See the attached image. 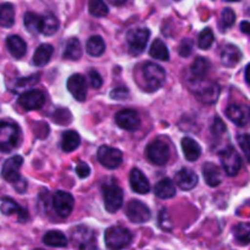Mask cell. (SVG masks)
Listing matches in <instances>:
<instances>
[{
	"label": "cell",
	"instance_id": "obj_1",
	"mask_svg": "<svg viewBox=\"0 0 250 250\" xmlns=\"http://www.w3.org/2000/svg\"><path fill=\"white\" fill-rule=\"evenodd\" d=\"M190 88L198 100L205 104H215L219 99L220 85L215 82H209L204 78H194V83Z\"/></svg>",
	"mask_w": 250,
	"mask_h": 250
},
{
	"label": "cell",
	"instance_id": "obj_2",
	"mask_svg": "<svg viewBox=\"0 0 250 250\" xmlns=\"http://www.w3.org/2000/svg\"><path fill=\"white\" fill-rule=\"evenodd\" d=\"M20 128L15 122L1 121L0 124V148L2 153H10L19 146Z\"/></svg>",
	"mask_w": 250,
	"mask_h": 250
},
{
	"label": "cell",
	"instance_id": "obj_3",
	"mask_svg": "<svg viewBox=\"0 0 250 250\" xmlns=\"http://www.w3.org/2000/svg\"><path fill=\"white\" fill-rule=\"evenodd\" d=\"M131 232L121 226H112L105 231V244L109 250H122L131 244Z\"/></svg>",
	"mask_w": 250,
	"mask_h": 250
},
{
	"label": "cell",
	"instance_id": "obj_4",
	"mask_svg": "<svg viewBox=\"0 0 250 250\" xmlns=\"http://www.w3.org/2000/svg\"><path fill=\"white\" fill-rule=\"evenodd\" d=\"M71 243L76 250H97L94 232L85 226H77L71 231Z\"/></svg>",
	"mask_w": 250,
	"mask_h": 250
},
{
	"label": "cell",
	"instance_id": "obj_5",
	"mask_svg": "<svg viewBox=\"0 0 250 250\" xmlns=\"http://www.w3.org/2000/svg\"><path fill=\"white\" fill-rule=\"evenodd\" d=\"M143 76L149 92L160 89L166 81V72L155 62H146L143 67Z\"/></svg>",
	"mask_w": 250,
	"mask_h": 250
},
{
	"label": "cell",
	"instance_id": "obj_6",
	"mask_svg": "<svg viewBox=\"0 0 250 250\" xmlns=\"http://www.w3.org/2000/svg\"><path fill=\"white\" fill-rule=\"evenodd\" d=\"M149 37H150V32L146 27L132 28L127 33V43H128L129 51L134 55L143 53L146 48V44H148Z\"/></svg>",
	"mask_w": 250,
	"mask_h": 250
},
{
	"label": "cell",
	"instance_id": "obj_7",
	"mask_svg": "<svg viewBox=\"0 0 250 250\" xmlns=\"http://www.w3.org/2000/svg\"><path fill=\"white\" fill-rule=\"evenodd\" d=\"M103 197H104L105 209L114 214L121 209L124 203V192L121 188L115 183H107L103 187Z\"/></svg>",
	"mask_w": 250,
	"mask_h": 250
},
{
	"label": "cell",
	"instance_id": "obj_8",
	"mask_svg": "<svg viewBox=\"0 0 250 250\" xmlns=\"http://www.w3.org/2000/svg\"><path fill=\"white\" fill-rule=\"evenodd\" d=\"M146 158L154 165L163 166L170 159V148L164 141H154L148 146L146 150Z\"/></svg>",
	"mask_w": 250,
	"mask_h": 250
},
{
	"label": "cell",
	"instance_id": "obj_9",
	"mask_svg": "<svg viewBox=\"0 0 250 250\" xmlns=\"http://www.w3.org/2000/svg\"><path fill=\"white\" fill-rule=\"evenodd\" d=\"M220 160H221L222 166H224L225 172L231 176V177L236 176L241 171L242 159L236 151V149L232 148V146H229L225 150H222L221 155H220Z\"/></svg>",
	"mask_w": 250,
	"mask_h": 250
},
{
	"label": "cell",
	"instance_id": "obj_10",
	"mask_svg": "<svg viewBox=\"0 0 250 250\" xmlns=\"http://www.w3.org/2000/svg\"><path fill=\"white\" fill-rule=\"evenodd\" d=\"M98 160L104 167L114 170L122 164V153L117 149L107 146H102L98 149Z\"/></svg>",
	"mask_w": 250,
	"mask_h": 250
},
{
	"label": "cell",
	"instance_id": "obj_11",
	"mask_svg": "<svg viewBox=\"0 0 250 250\" xmlns=\"http://www.w3.org/2000/svg\"><path fill=\"white\" fill-rule=\"evenodd\" d=\"M73 205H75V200H73V197L70 193L59 190V192L54 194L53 208L56 214L60 217H62V219L70 216V214L73 210Z\"/></svg>",
	"mask_w": 250,
	"mask_h": 250
},
{
	"label": "cell",
	"instance_id": "obj_12",
	"mask_svg": "<svg viewBox=\"0 0 250 250\" xmlns=\"http://www.w3.org/2000/svg\"><path fill=\"white\" fill-rule=\"evenodd\" d=\"M126 215L129 221L133 222V224H144V222L149 221L151 217L150 209L139 200H132L127 205Z\"/></svg>",
	"mask_w": 250,
	"mask_h": 250
},
{
	"label": "cell",
	"instance_id": "obj_13",
	"mask_svg": "<svg viewBox=\"0 0 250 250\" xmlns=\"http://www.w3.org/2000/svg\"><path fill=\"white\" fill-rule=\"evenodd\" d=\"M115 121H116L117 126L121 127L122 129L126 131H137L141 126V119H139L138 112L131 109L121 110L115 116Z\"/></svg>",
	"mask_w": 250,
	"mask_h": 250
},
{
	"label": "cell",
	"instance_id": "obj_14",
	"mask_svg": "<svg viewBox=\"0 0 250 250\" xmlns=\"http://www.w3.org/2000/svg\"><path fill=\"white\" fill-rule=\"evenodd\" d=\"M226 116L237 126H246L250 122V106L246 104H231L226 109Z\"/></svg>",
	"mask_w": 250,
	"mask_h": 250
},
{
	"label": "cell",
	"instance_id": "obj_15",
	"mask_svg": "<svg viewBox=\"0 0 250 250\" xmlns=\"http://www.w3.org/2000/svg\"><path fill=\"white\" fill-rule=\"evenodd\" d=\"M22 163H23V159L20 155H14L5 160L1 168L2 178L10 183H15L16 181H19L21 178L19 171L21 168Z\"/></svg>",
	"mask_w": 250,
	"mask_h": 250
},
{
	"label": "cell",
	"instance_id": "obj_16",
	"mask_svg": "<svg viewBox=\"0 0 250 250\" xmlns=\"http://www.w3.org/2000/svg\"><path fill=\"white\" fill-rule=\"evenodd\" d=\"M45 102L44 93L39 89H32L22 93L19 98V104L26 110H37L43 106Z\"/></svg>",
	"mask_w": 250,
	"mask_h": 250
},
{
	"label": "cell",
	"instance_id": "obj_17",
	"mask_svg": "<svg viewBox=\"0 0 250 250\" xmlns=\"http://www.w3.org/2000/svg\"><path fill=\"white\" fill-rule=\"evenodd\" d=\"M67 89L78 102H84L87 97V82L80 73H75L67 80Z\"/></svg>",
	"mask_w": 250,
	"mask_h": 250
},
{
	"label": "cell",
	"instance_id": "obj_18",
	"mask_svg": "<svg viewBox=\"0 0 250 250\" xmlns=\"http://www.w3.org/2000/svg\"><path fill=\"white\" fill-rule=\"evenodd\" d=\"M176 183L182 190H190L197 186L198 176L190 168H181L175 177Z\"/></svg>",
	"mask_w": 250,
	"mask_h": 250
},
{
	"label": "cell",
	"instance_id": "obj_19",
	"mask_svg": "<svg viewBox=\"0 0 250 250\" xmlns=\"http://www.w3.org/2000/svg\"><path fill=\"white\" fill-rule=\"evenodd\" d=\"M129 183L134 192L139 193V194H146L150 190V183H149L148 178L144 176L138 168H133L129 173Z\"/></svg>",
	"mask_w": 250,
	"mask_h": 250
},
{
	"label": "cell",
	"instance_id": "obj_20",
	"mask_svg": "<svg viewBox=\"0 0 250 250\" xmlns=\"http://www.w3.org/2000/svg\"><path fill=\"white\" fill-rule=\"evenodd\" d=\"M1 212L4 215H6V216L16 214L17 217H19L20 222H24L27 221V219H28L27 210L23 209L22 207H20L14 199L7 197H4L1 199Z\"/></svg>",
	"mask_w": 250,
	"mask_h": 250
},
{
	"label": "cell",
	"instance_id": "obj_21",
	"mask_svg": "<svg viewBox=\"0 0 250 250\" xmlns=\"http://www.w3.org/2000/svg\"><path fill=\"white\" fill-rule=\"evenodd\" d=\"M203 176L205 182L210 187H217L222 183V172L217 165L212 163H207L203 166Z\"/></svg>",
	"mask_w": 250,
	"mask_h": 250
},
{
	"label": "cell",
	"instance_id": "obj_22",
	"mask_svg": "<svg viewBox=\"0 0 250 250\" xmlns=\"http://www.w3.org/2000/svg\"><path fill=\"white\" fill-rule=\"evenodd\" d=\"M242 60V51L238 46L229 44L221 51V62L226 67H234Z\"/></svg>",
	"mask_w": 250,
	"mask_h": 250
},
{
	"label": "cell",
	"instance_id": "obj_23",
	"mask_svg": "<svg viewBox=\"0 0 250 250\" xmlns=\"http://www.w3.org/2000/svg\"><path fill=\"white\" fill-rule=\"evenodd\" d=\"M6 46L9 53L14 56L15 59H21L24 56L27 51V44L21 37L19 36H10L6 39Z\"/></svg>",
	"mask_w": 250,
	"mask_h": 250
},
{
	"label": "cell",
	"instance_id": "obj_24",
	"mask_svg": "<svg viewBox=\"0 0 250 250\" xmlns=\"http://www.w3.org/2000/svg\"><path fill=\"white\" fill-rule=\"evenodd\" d=\"M181 146H182L183 154L185 158L188 161H197L199 159L200 154H202V148L199 144L194 141V139L189 138V137H185L181 142Z\"/></svg>",
	"mask_w": 250,
	"mask_h": 250
},
{
	"label": "cell",
	"instance_id": "obj_25",
	"mask_svg": "<svg viewBox=\"0 0 250 250\" xmlns=\"http://www.w3.org/2000/svg\"><path fill=\"white\" fill-rule=\"evenodd\" d=\"M154 193L160 199H170L176 195V186L170 178H163L156 183Z\"/></svg>",
	"mask_w": 250,
	"mask_h": 250
},
{
	"label": "cell",
	"instance_id": "obj_26",
	"mask_svg": "<svg viewBox=\"0 0 250 250\" xmlns=\"http://www.w3.org/2000/svg\"><path fill=\"white\" fill-rule=\"evenodd\" d=\"M43 243L45 244V246L54 247V248H65L68 244V239L62 232L49 231L44 234Z\"/></svg>",
	"mask_w": 250,
	"mask_h": 250
},
{
	"label": "cell",
	"instance_id": "obj_27",
	"mask_svg": "<svg viewBox=\"0 0 250 250\" xmlns=\"http://www.w3.org/2000/svg\"><path fill=\"white\" fill-rule=\"evenodd\" d=\"M54 53V48L50 44H42L37 48L36 53L33 55V63L36 66H45L50 61L51 55Z\"/></svg>",
	"mask_w": 250,
	"mask_h": 250
},
{
	"label": "cell",
	"instance_id": "obj_28",
	"mask_svg": "<svg viewBox=\"0 0 250 250\" xmlns=\"http://www.w3.org/2000/svg\"><path fill=\"white\" fill-rule=\"evenodd\" d=\"M81 137L75 131H66L62 133L61 138V148L65 153H71L80 146Z\"/></svg>",
	"mask_w": 250,
	"mask_h": 250
},
{
	"label": "cell",
	"instance_id": "obj_29",
	"mask_svg": "<svg viewBox=\"0 0 250 250\" xmlns=\"http://www.w3.org/2000/svg\"><path fill=\"white\" fill-rule=\"evenodd\" d=\"M59 29V21L55 15L51 12H46L42 16V31L41 33L44 36H53Z\"/></svg>",
	"mask_w": 250,
	"mask_h": 250
},
{
	"label": "cell",
	"instance_id": "obj_30",
	"mask_svg": "<svg viewBox=\"0 0 250 250\" xmlns=\"http://www.w3.org/2000/svg\"><path fill=\"white\" fill-rule=\"evenodd\" d=\"M149 54H150L151 58L160 61H167L170 59V53H168L167 46H166V44L161 39H155L153 42L150 49H149Z\"/></svg>",
	"mask_w": 250,
	"mask_h": 250
},
{
	"label": "cell",
	"instance_id": "obj_31",
	"mask_svg": "<svg viewBox=\"0 0 250 250\" xmlns=\"http://www.w3.org/2000/svg\"><path fill=\"white\" fill-rule=\"evenodd\" d=\"M23 23L27 31L32 34L41 33L42 31V16L34 12H26L23 16Z\"/></svg>",
	"mask_w": 250,
	"mask_h": 250
},
{
	"label": "cell",
	"instance_id": "obj_32",
	"mask_svg": "<svg viewBox=\"0 0 250 250\" xmlns=\"http://www.w3.org/2000/svg\"><path fill=\"white\" fill-rule=\"evenodd\" d=\"M63 56L68 60H78L82 56V46H81L80 41L77 38L68 39L66 43L65 51H63Z\"/></svg>",
	"mask_w": 250,
	"mask_h": 250
},
{
	"label": "cell",
	"instance_id": "obj_33",
	"mask_svg": "<svg viewBox=\"0 0 250 250\" xmlns=\"http://www.w3.org/2000/svg\"><path fill=\"white\" fill-rule=\"evenodd\" d=\"M105 51V42L100 36H92L87 42V53L90 56H100Z\"/></svg>",
	"mask_w": 250,
	"mask_h": 250
},
{
	"label": "cell",
	"instance_id": "obj_34",
	"mask_svg": "<svg viewBox=\"0 0 250 250\" xmlns=\"http://www.w3.org/2000/svg\"><path fill=\"white\" fill-rule=\"evenodd\" d=\"M15 22V9L14 5L4 2L0 9V24L4 28H9Z\"/></svg>",
	"mask_w": 250,
	"mask_h": 250
},
{
	"label": "cell",
	"instance_id": "obj_35",
	"mask_svg": "<svg viewBox=\"0 0 250 250\" xmlns=\"http://www.w3.org/2000/svg\"><path fill=\"white\" fill-rule=\"evenodd\" d=\"M210 70V62L205 58H197L190 67V72L194 78H204Z\"/></svg>",
	"mask_w": 250,
	"mask_h": 250
},
{
	"label": "cell",
	"instance_id": "obj_36",
	"mask_svg": "<svg viewBox=\"0 0 250 250\" xmlns=\"http://www.w3.org/2000/svg\"><path fill=\"white\" fill-rule=\"evenodd\" d=\"M88 9L90 15L95 17H104L109 14V7L104 0H88Z\"/></svg>",
	"mask_w": 250,
	"mask_h": 250
},
{
	"label": "cell",
	"instance_id": "obj_37",
	"mask_svg": "<svg viewBox=\"0 0 250 250\" xmlns=\"http://www.w3.org/2000/svg\"><path fill=\"white\" fill-rule=\"evenodd\" d=\"M234 237L242 244L250 243V222H242L234 227Z\"/></svg>",
	"mask_w": 250,
	"mask_h": 250
},
{
	"label": "cell",
	"instance_id": "obj_38",
	"mask_svg": "<svg viewBox=\"0 0 250 250\" xmlns=\"http://www.w3.org/2000/svg\"><path fill=\"white\" fill-rule=\"evenodd\" d=\"M214 43V33L210 28H205L200 32L199 38H198V46L203 50H207Z\"/></svg>",
	"mask_w": 250,
	"mask_h": 250
},
{
	"label": "cell",
	"instance_id": "obj_39",
	"mask_svg": "<svg viewBox=\"0 0 250 250\" xmlns=\"http://www.w3.org/2000/svg\"><path fill=\"white\" fill-rule=\"evenodd\" d=\"M221 22H222V26L226 27V28H229L234 24L236 22V14L232 9L229 7H226V9L222 11L221 14Z\"/></svg>",
	"mask_w": 250,
	"mask_h": 250
},
{
	"label": "cell",
	"instance_id": "obj_40",
	"mask_svg": "<svg viewBox=\"0 0 250 250\" xmlns=\"http://www.w3.org/2000/svg\"><path fill=\"white\" fill-rule=\"evenodd\" d=\"M159 226L164 229V231H171L172 229V221L170 219V215L166 209H163L159 214Z\"/></svg>",
	"mask_w": 250,
	"mask_h": 250
},
{
	"label": "cell",
	"instance_id": "obj_41",
	"mask_svg": "<svg viewBox=\"0 0 250 250\" xmlns=\"http://www.w3.org/2000/svg\"><path fill=\"white\" fill-rule=\"evenodd\" d=\"M193 45H194V43H193L192 39L189 38L183 39L180 44V48H178V53H180V55L182 56V58H188V56L192 54Z\"/></svg>",
	"mask_w": 250,
	"mask_h": 250
},
{
	"label": "cell",
	"instance_id": "obj_42",
	"mask_svg": "<svg viewBox=\"0 0 250 250\" xmlns=\"http://www.w3.org/2000/svg\"><path fill=\"white\" fill-rule=\"evenodd\" d=\"M238 143L243 153L246 154L247 160L250 163V136H248V134H239Z\"/></svg>",
	"mask_w": 250,
	"mask_h": 250
},
{
	"label": "cell",
	"instance_id": "obj_43",
	"mask_svg": "<svg viewBox=\"0 0 250 250\" xmlns=\"http://www.w3.org/2000/svg\"><path fill=\"white\" fill-rule=\"evenodd\" d=\"M128 93L129 92L127 88L117 87V88H115V89L111 90V93H110V97H111V99H114V100H124L128 97Z\"/></svg>",
	"mask_w": 250,
	"mask_h": 250
},
{
	"label": "cell",
	"instance_id": "obj_44",
	"mask_svg": "<svg viewBox=\"0 0 250 250\" xmlns=\"http://www.w3.org/2000/svg\"><path fill=\"white\" fill-rule=\"evenodd\" d=\"M88 76H89V83L93 88H95V89H97V88L102 87L103 78H102V76L97 72V71L90 70L89 73H88Z\"/></svg>",
	"mask_w": 250,
	"mask_h": 250
},
{
	"label": "cell",
	"instance_id": "obj_45",
	"mask_svg": "<svg viewBox=\"0 0 250 250\" xmlns=\"http://www.w3.org/2000/svg\"><path fill=\"white\" fill-rule=\"evenodd\" d=\"M211 131L212 133H214V136H221L222 133L226 132V126H225V124L222 122L221 119H219V117L215 119L214 125H212L211 127Z\"/></svg>",
	"mask_w": 250,
	"mask_h": 250
},
{
	"label": "cell",
	"instance_id": "obj_46",
	"mask_svg": "<svg viewBox=\"0 0 250 250\" xmlns=\"http://www.w3.org/2000/svg\"><path fill=\"white\" fill-rule=\"evenodd\" d=\"M76 173L80 178H87L90 175V167L84 163H80L76 167Z\"/></svg>",
	"mask_w": 250,
	"mask_h": 250
},
{
	"label": "cell",
	"instance_id": "obj_47",
	"mask_svg": "<svg viewBox=\"0 0 250 250\" xmlns=\"http://www.w3.org/2000/svg\"><path fill=\"white\" fill-rule=\"evenodd\" d=\"M38 80H39V75H34V76H31L29 78H24V80L19 81L16 85H17V88H19V89H23V88L28 87V85L37 83V82H38Z\"/></svg>",
	"mask_w": 250,
	"mask_h": 250
},
{
	"label": "cell",
	"instance_id": "obj_48",
	"mask_svg": "<svg viewBox=\"0 0 250 250\" xmlns=\"http://www.w3.org/2000/svg\"><path fill=\"white\" fill-rule=\"evenodd\" d=\"M12 186H14L15 189H16L19 193H21V194L27 190V181L24 180L23 177H21L19 181H16L15 183H12Z\"/></svg>",
	"mask_w": 250,
	"mask_h": 250
},
{
	"label": "cell",
	"instance_id": "obj_49",
	"mask_svg": "<svg viewBox=\"0 0 250 250\" xmlns=\"http://www.w3.org/2000/svg\"><path fill=\"white\" fill-rule=\"evenodd\" d=\"M241 31L243 32V33L248 34L250 36V22L249 21H243L241 23Z\"/></svg>",
	"mask_w": 250,
	"mask_h": 250
},
{
	"label": "cell",
	"instance_id": "obj_50",
	"mask_svg": "<svg viewBox=\"0 0 250 250\" xmlns=\"http://www.w3.org/2000/svg\"><path fill=\"white\" fill-rule=\"evenodd\" d=\"M107 1H109L110 4L115 5V6H121V5H124L127 0H107Z\"/></svg>",
	"mask_w": 250,
	"mask_h": 250
},
{
	"label": "cell",
	"instance_id": "obj_51",
	"mask_svg": "<svg viewBox=\"0 0 250 250\" xmlns=\"http://www.w3.org/2000/svg\"><path fill=\"white\" fill-rule=\"evenodd\" d=\"M246 80H247V82L250 84V63L247 66V68H246Z\"/></svg>",
	"mask_w": 250,
	"mask_h": 250
},
{
	"label": "cell",
	"instance_id": "obj_52",
	"mask_svg": "<svg viewBox=\"0 0 250 250\" xmlns=\"http://www.w3.org/2000/svg\"><path fill=\"white\" fill-rule=\"evenodd\" d=\"M226 1H239V0H226Z\"/></svg>",
	"mask_w": 250,
	"mask_h": 250
},
{
	"label": "cell",
	"instance_id": "obj_53",
	"mask_svg": "<svg viewBox=\"0 0 250 250\" xmlns=\"http://www.w3.org/2000/svg\"><path fill=\"white\" fill-rule=\"evenodd\" d=\"M34 250H43V249H34Z\"/></svg>",
	"mask_w": 250,
	"mask_h": 250
}]
</instances>
